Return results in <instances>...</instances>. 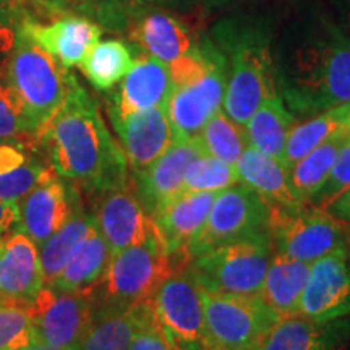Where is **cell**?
Wrapping results in <instances>:
<instances>
[{"mask_svg":"<svg viewBox=\"0 0 350 350\" xmlns=\"http://www.w3.org/2000/svg\"><path fill=\"white\" fill-rule=\"evenodd\" d=\"M350 187V133L340 148L338 159L332 165L329 177L326 178L325 185L319 188V191L306 204L314 208L325 209L327 204L332 203L339 195H342Z\"/></svg>","mask_w":350,"mask_h":350,"instance_id":"f35d334b","label":"cell"},{"mask_svg":"<svg viewBox=\"0 0 350 350\" xmlns=\"http://www.w3.org/2000/svg\"><path fill=\"white\" fill-rule=\"evenodd\" d=\"M42 2H46L47 5L54 7V8H68V7H75V8H83V3H85V0H42Z\"/></svg>","mask_w":350,"mask_h":350,"instance_id":"ee69618b","label":"cell"},{"mask_svg":"<svg viewBox=\"0 0 350 350\" xmlns=\"http://www.w3.org/2000/svg\"><path fill=\"white\" fill-rule=\"evenodd\" d=\"M299 313L318 323H332L350 313V261L347 247L310 265Z\"/></svg>","mask_w":350,"mask_h":350,"instance_id":"4fadbf2b","label":"cell"},{"mask_svg":"<svg viewBox=\"0 0 350 350\" xmlns=\"http://www.w3.org/2000/svg\"><path fill=\"white\" fill-rule=\"evenodd\" d=\"M347 137L349 131L336 135L287 169L288 187L300 203H308L318 193L319 188L325 185Z\"/></svg>","mask_w":350,"mask_h":350,"instance_id":"1f68e13d","label":"cell"},{"mask_svg":"<svg viewBox=\"0 0 350 350\" xmlns=\"http://www.w3.org/2000/svg\"><path fill=\"white\" fill-rule=\"evenodd\" d=\"M200 2L203 3L204 7H208V8H217V7L229 5V3L239 2V0H200Z\"/></svg>","mask_w":350,"mask_h":350,"instance_id":"f6af8a7d","label":"cell"},{"mask_svg":"<svg viewBox=\"0 0 350 350\" xmlns=\"http://www.w3.org/2000/svg\"><path fill=\"white\" fill-rule=\"evenodd\" d=\"M93 217L113 255L144 242L157 232L152 217L129 185L98 193Z\"/></svg>","mask_w":350,"mask_h":350,"instance_id":"5bb4252c","label":"cell"},{"mask_svg":"<svg viewBox=\"0 0 350 350\" xmlns=\"http://www.w3.org/2000/svg\"><path fill=\"white\" fill-rule=\"evenodd\" d=\"M347 131L350 133V106H349V112H347Z\"/></svg>","mask_w":350,"mask_h":350,"instance_id":"7dc6e473","label":"cell"},{"mask_svg":"<svg viewBox=\"0 0 350 350\" xmlns=\"http://www.w3.org/2000/svg\"><path fill=\"white\" fill-rule=\"evenodd\" d=\"M203 350H243L260 344L279 317L260 295L203 292Z\"/></svg>","mask_w":350,"mask_h":350,"instance_id":"ba28073f","label":"cell"},{"mask_svg":"<svg viewBox=\"0 0 350 350\" xmlns=\"http://www.w3.org/2000/svg\"><path fill=\"white\" fill-rule=\"evenodd\" d=\"M5 72L39 137L64 104L77 78L39 46L29 33L26 18L18 23L15 46L8 55Z\"/></svg>","mask_w":350,"mask_h":350,"instance_id":"277c9868","label":"cell"},{"mask_svg":"<svg viewBox=\"0 0 350 350\" xmlns=\"http://www.w3.org/2000/svg\"><path fill=\"white\" fill-rule=\"evenodd\" d=\"M294 120L281 94L266 99L243 125L248 144L281 161Z\"/></svg>","mask_w":350,"mask_h":350,"instance_id":"83f0119b","label":"cell"},{"mask_svg":"<svg viewBox=\"0 0 350 350\" xmlns=\"http://www.w3.org/2000/svg\"><path fill=\"white\" fill-rule=\"evenodd\" d=\"M217 193L180 191L152 216L159 237L175 265H188V247L206 222Z\"/></svg>","mask_w":350,"mask_h":350,"instance_id":"ac0fdd59","label":"cell"},{"mask_svg":"<svg viewBox=\"0 0 350 350\" xmlns=\"http://www.w3.org/2000/svg\"><path fill=\"white\" fill-rule=\"evenodd\" d=\"M94 217L80 208L62 229L38 245L44 284H52L78 248L94 230Z\"/></svg>","mask_w":350,"mask_h":350,"instance_id":"f546056e","label":"cell"},{"mask_svg":"<svg viewBox=\"0 0 350 350\" xmlns=\"http://www.w3.org/2000/svg\"><path fill=\"white\" fill-rule=\"evenodd\" d=\"M201 154H204V151L198 138L175 139L154 163L133 174L135 195L151 217L169 200L183 191L185 170Z\"/></svg>","mask_w":350,"mask_h":350,"instance_id":"2e32d148","label":"cell"},{"mask_svg":"<svg viewBox=\"0 0 350 350\" xmlns=\"http://www.w3.org/2000/svg\"><path fill=\"white\" fill-rule=\"evenodd\" d=\"M196 138L204 154L217 157L230 165H235L240 154L250 146L243 126L235 124L222 109L206 122Z\"/></svg>","mask_w":350,"mask_h":350,"instance_id":"836d02e7","label":"cell"},{"mask_svg":"<svg viewBox=\"0 0 350 350\" xmlns=\"http://www.w3.org/2000/svg\"><path fill=\"white\" fill-rule=\"evenodd\" d=\"M20 350H64V349L52 347V345H49V344H44V342H39V340H36V342L26 345V347L20 349Z\"/></svg>","mask_w":350,"mask_h":350,"instance_id":"bcb514c9","label":"cell"},{"mask_svg":"<svg viewBox=\"0 0 350 350\" xmlns=\"http://www.w3.org/2000/svg\"><path fill=\"white\" fill-rule=\"evenodd\" d=\"M308 262L274 253L258 295L278 317L299 313L300 299L308 281Z\"/></svg>","mask_w":350,"mask_h":350,"instance_id":"d4e9b609","label":"cell"},{"mask_svg":"<svg viewBox=\"0 0 350 350\" xmlns=\"http://www.w3.org/2000/svg\"><path fill=\"white\" fill-rule=\"evenodd\" d=\"M167 2H177V0H167Z\"/></svg>","mask_w":350,"mask_h":350,"instance_id":"681fc988","label":"cell"},{"mask_svg":"<svg viewBox=\"0 0 350 350\" xmlns=\"http://www.w3.org/2000/svg\"><path fill=\"white\" fill-rule=\"evenodd\" d=\"M129 350H177L165 334L163 326L157 321L152 312L151 301L144 305L138 327L135 331L133 339Z\"/></svg>","mask_w":350,"mask_h":350,"instance_id":"ab89813d","label":"cell"},{"mask_svg":"<svg viewBox=\"0 0 350 350\" xmlns=\"http://www.w3.org/2000/svg\"><path fill=\"white\" fill-rule=\"evenodd\" d=\"M26 25L39 46L65 68L81 65L88 52L100 39L99 25L83 16H65L49 26H41L26 18Z\"/></svg>","mask_w":350,"mask_h":350,"instance_id":"603a6c76","label":"cell"},{"mask_svg":"<svg viewBox=\"0 0 350 350\" xmlns=\"http://www.w3.org/2000/svg\"><path fill=\"white\" fill-rule=\"evenodd\" d=\"M131 51L122 41L109 39L98 42L88 52L80 67L91 85L100 91H107L124 80L133 65Z\"/></svg>","mask_w":350,"mask_h":350,"instance_id":"d6a6232c","label":"cell"},{"mask_svg":"<svg viewBox=\"0 0 350 350\" xmlns=\"http://www.w3.org/2000/svg\"><path fill=\"white\" fill-rule=\"evenodd\" d=\"M20 222L18 201L0 200V235L7 234Z\"/></svg>","mask_w":350,"mask_h":350,"instance_id":"b9f144b4","label":"cell"},{"mask_svg":"<svg viewBox=\"0 0 350 350\" xmlns=\"http://www.w3.org/2000/svg\"><path fill=\"white\" fill-rule=\"evenodd\" d=\"M41 152L60 178L90 193L129 185V163L107 130L98 104L80 83L38 137Z\"/></svg>","mask_w":350,"mask_h":350,"instance_id":"6da1fadb","label":"cell"},{"mask_svg":"<svg viewBox=\"0 0 350 350\" xmlns=\"http://www.w3.org/2000/svg\"><path fill=\"white\" fill-rule=\"evenodd\" d=\"M294 36L278 72L284 98L301 116L350 104V39L329 20L292 26Z\"/></svg>","mask_w":350,"mask_h":350,"instance_id":"7a4b0ae2","label":"cell"},{"mask_svg":"<svg viewBox=\"0 0 350 350\" xmlns=\"http://www.w3.org/2000/svg\"><path fill=\"white\" fill-rule=\"evenodd\" d=\"M152 312L177 350H203V291L187 266H178L151 299Z\"/></svg>","mask_w":350,"mask_h":350,"instance_id":"8fae6325","label":"cell"},{"mask_svg":"<svg viewBox=\"0 0 350 350\" xmlns=\"http://www.w3.org/2000/svg\"><path fill=\"white\" fill-rule=\"evenodd\" d=\"M36 340L64 350H78L94 317L90 292H65L44 284L29 301Z\"/></svg>","mask_w":350,"mask_h":350,"instance_id":"30bf717a","label":"cell"},{"mask_svg":"<svg viewBox=\"0 0 350 350\" xmlns=\"http://www.w3.org/2000/svg\"><path fill=\"white\" fill-rule=\"evenodd\" d=\"M217 46V44H216ZM227 83L224 54H219L203 75L185 85L174 86L165 103L175 139L196 138L201 129L221 111Z\"/></svg>","mask_w":350,"mask_h":350,"instance_id":"7c38bea8","label":"cell"},{"mask_svg":"<svg viewBox=\"0 0 350 350\" xmlns=\"http://www.w3.org/2000/svg\"><path fill=\"white\" fill-rule=\"evenodd\" d=\"M131 41L150 57L170 65L195 47L188 26L164 12H142L129 25Z\"/></svg>","mask_w":350,"mask_h":350,"instance_id":"7402d4cb","label":"cell"},{"mask_svg":"<svg viewBox=\"0 0 350 350\" xmlns=\"http://www.w3.org/2000/svg\"><path fill=\"white\" fill-rule=\"evenodd\" d=\"M269 206L243 183L219 191L206 222L188 247V260L234 240L268 230Z\"/></svg>","mask_w":350,"mask_h":350,"instance_id":"9c48e42d","label":"cell"},{"mask_svg":"<svg viewBox=\"0 0 350 350\" xmlns=\"http://www.w3.org/2000/svg\"><path fill=\"white\" fill-rule=\"evenodd\" d=\"M18 0H0V60L10 55L15 46L18 23L15 25V13Z\"/></svg>","mask_w":350,"mask_h":350,"instance_id":"60d3db41","label":"cell"},{"mask_svg":"<svg viewBox=\"0 0 350 350\" xmlns=\"http://www.w3.org/2000/svg\"><path fill=\"white\" fill-rule=\"evenodd\" d=\"M175 268L178 266L156 232L112 256L104 279L90 292L94 308H126L150 301Z\"/></svg>","mask_w":350,"mask_h":350,"instance_id":"8992f818","label":"cell"},{"mask_svg":"<svg viewBox=\"0 0 350 350\" xmlns=\"http://www.w3.org/2000/svg\"><path fill=\"white\" fill-rule=\"evenodd\" d=\"M3 137L38 138L25 104L8 81L5 65L0 67V138Z\"/></svg>","mask_w":350,"mask_h":350,"instance_id":"d590c367","label":"cell"},{"mask_svg":"<svg viewBox=\"0 0 350 350\" xmlns=\"http://www.w3.org/2000/svg\"><path fill=\"white\" fill-rule=\"evenodd\" d=\"M54 175L57 174L41 152L38 138H0V200L20 201Z\"/></svg>","mask_w":350,"mask_h":350,"instance_id":"44dd1931","label":"cell"},{"mask_svg":"<svg viewBox=\"0 0 350 350\" xmlns=\"http://www.w3.org/2000/svg\"><path fill=\"white\" fill-rule=\"evenodd\" d=\"M112 256L107 242L94 227L51 286L65 292H91L106 275Z\"/></svg>","mask_w":350,"mask_h":350,"instance_id":"4316f807","label":"cell"},{"mask_svg":"<svg viewBox=\"0 0 350 350\" xmlns=\"http://www.w3.org/2000/svg\"><path fill=\"white\" fill-rule=\"evenodd\" d=\"M269 232L219 245L188 261V269L208 294L258 295L273 258Z\"/></svg>","mask_w":350,"mask_h":350,"instance_id":"5b68a950","label":"cell"},{"mask_svg":"<svg viewBox=\"0 0 350 350\" xmlns=\"http://www.w3.org/2000/svg\"><path fill=\"white\" fill-rule=\"evenodd\" d=\"M111 122L133 174L154 163L175 142L165 106L135 112L125 119Z\"/></svg>","mask_w":350,"mask_h":350,"instance_id":"ffe728a7","label":"cell"},{"mask_svg":"<svg viewBox=\"0 0 350 350\" xmlns=\"http://www.w3.org/2000/svg\"><path fill=\"white\" fill-rule=\"evenodd\" d=\"M240 183L252 188L269 209H292L301 206L288 187L287 169L275 157L248 146L235 163Z\"/></svg>","mask_w":350,"mask_h":350,"instance_id":"cb8c5ba5","label":"cell"},{"mask_svg":"<svg viewBox=\"0 0 350 350\" xmlns=\"http://www.w3.org/2000/svg\"><path fill=\"white\" fill-rule=\"evenodd\" d=\"M42 286L38 245L13 227L0 237V304L28 306Z\"/></svg>","mask_w":350,"mask_h":350,"instance_id":"e0dca14e","label":"cell"},{"mask_svg":"<svg viewBox=\"0 0 350 350\" xmlns=\"http://www.w3.org/2000/svg\"><path fill=\"white\" fill-rule=\"evenodd\" d=\"M0 237H2V235H0Z\"/></svg>","mask_w":350,"mask_h":350,"instance_id":"f907efd6","label":"cell"},{"mask_svg":"<svg viewBox=\"0 0 350 350\" xmlns=\"http://www.w3.org/2000/svg\"><path fill=\"white\" fill-rule=\"evenodd\" d=\"M349 106H340L314 113L312 119L292 126L281 156L284 167L291 169L297 161L305 157L319 144L342 133V131H347Z\"/></svg>","mask_w":350,"mask_h":350,"instance_id":"4dcf8cb0","label":"cell"},{"mask_svg":"<svg viewBox=\"0 0 350 350\" xmlns=\"http://www.w3.org/2000/svg\"><path fill=\"white\" fill-rule=\"evenodd\" d=\"M269 29L265 21L250 18H230L214 28V42L227 65L222 106L227 116L242 126L266 99L279 94Z\"/></svg>","mask_w":350,"mask_h":350,"instance_id":"3957f363","label":"cell"},{"mask_svg":"<svg viewBox=\"0 0 350 350\" xmlns=\"http://www.w3.org/2000/svg\"><path fill=\"white\" fill-rule=\"evenodd\" d=\"M170 91L172 78L169 65L150 55L139 57L124 77L119 91L112 96L109 117L111 120H120L135 112L165 106Z\"/></svg>","mask_w":350,"mask_h":350,"instance_id":"d6986e66","label":"cell"},{"mask_svg":"<svg viewBox=\"0 0 350 350\" xmlns=\"http://www.w3.org/2000/svg\"><path fill=\"white\" fill-rule=\"evenodd\" d=\"M243 350H260V347H258V344H255V345H250V347H247Z\"/></svg>","mask_w":350,"mask_h":350,"instance_id":"c3c4849f","label":"cell"},{"mask_svg":"<svg viewBox=\"0 0 350 350\" xmlns=\"http://www.w3.org/2000/svg\"><path fill=\"white\" fill-rule=\"evenodd\" d=\"M331 323H318L300 313L279 317L258 344L260 350H334Z\"/></svg>","mask_w":350,"mask_h":350,"instance_id":"484cf974","label":"cell"},{"mask_svg":"<svg viewBox=\"0 0 350 350\" xmlns=\"http://www.w3.org/2000/svg\"><path fill=\"white\" fill-rule=\"evenodd\" d=\"M240 177L235 165L209 154H201L188 165L183 177L185 191H219L239 185Z\"/></svg>","mask_w":350,"mask_h":350,"instance_id":"e575fe53","label":"cell"},{"mask_svg":"<svg viewBox=\"0 0 350 350\" xmlns=\"http://www.w3.org/2000/svg\"><path fill=\"white\" fill-rule=\"evenodd\" d=\"M18 227L39 245L67 224L81 208L77 188L59 175L47 178L18 201Z\"/></svg>","mask_w":350,"mask_h":350,"instance_id":"9a60e30c","label":"cell"},{"mask_svg":"<svg viewBox=\"0 0 350 350\" xmlns=\"http://www.w3.org/2000/svg\"><path fill=\"white\" fill-rule=\"evenodd\" d=\"M146 304L126 308H94L93 323L78 350H129Z\"/></svg>","mask_w":350,"mask_h":350,"instance_id":"f1b7e54d","label":"cell"},{"mask_svg":"<svg viewBox=\"0 0 350 350\" xmlns=\"http://www.w3.org/2000/svg\"><path fill=\"white\" fill-rule=\"evenodd\" d=\"M33 342H36V334L28 308L0 304V350H20Z\"/></svg>","mask_w":350,"mask_h":350,"instance_id":"8d00e7d4","label":"cell"},{"mask_svg":"<svg viewBox=\"0 0 350 350\" xmlns=\"http://www.w3.org/2000/svg\"><path fill=\"white\" fill-rule=\"evenodd\" d=\"M152 0H85L81 10L111 28H125Z\"/></svg>","mask_w":350,"mask_h":350,"instance_id":"74e56055","label":"cell"},{"mask_svg":"<svg viewBox=\"0 0 350 350\" xmlns=\"http://www.w3.org/2000/svg\"><path fill=\"white\" fill-rule=\"evenodd\" d=\"M269 211L268 232L278 255L312 265L319 258L347 247V224L326 209L301 204Z\"/></svg>","mask_w":350,"mask_h":350,"instance_id":"52a82bcc","label":"cell"},{"mask_svg":"<svg viewBox=\"0 0 350 350\" xmlns=\"http://www.w3.org/2000/svg\"><path fill=\"white\" fill-rule=\"evenodd\" d=\"M325 209L329 211L334 217H338L339 221L350 224V187L342 195H339L338 198L332 201V203L327 204Z\"/></svg>","mask_w":350,"mask_h":350,"instance_id":"7bdbcfd3","label":"cell"}]
</instances>
